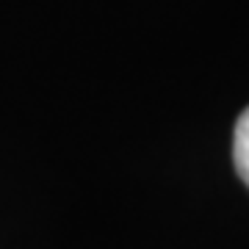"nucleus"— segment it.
I'll return each mask as SVG.
<instances>
[{"instance_id":"1","label":"nucleus","mask_w":249,"mask_h":249,"mask_svg":"<svg viewBox=\"0 0 249 249\" xmlns=\"http://www.w3.org/2000/svg\"><path fill=\"white\" fill-rule=\"evenodd\" d=\"M232 160H235V172L249 188V108L235 122V136H232Z\"/></svg>"}]
</instances>
